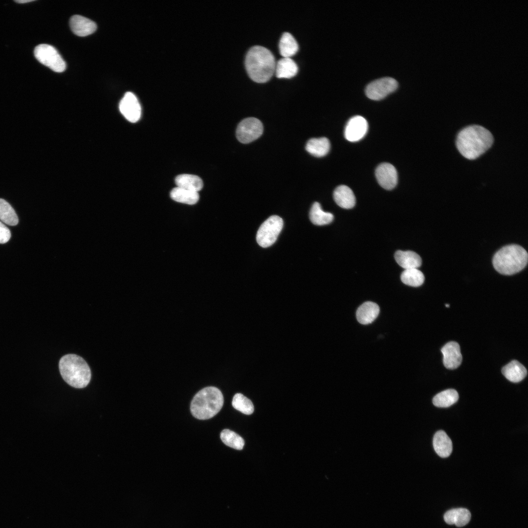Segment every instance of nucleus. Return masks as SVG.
Here are the masks:
<instances>
[{"label": "nucleus", "instance_id": "f257e3e1", "mask_svg": "<svg viewBox=\"0 0 528 528\" xmlns=\"http://www.w3.org/2000/svg\"><path fill=\"white\" fill-rule=\"evenodd\" d=\"M493 143L491 133L479 125L468 126L460 132L456 146L465 158L475 159L487 151Z\"/></svg>", "mask_w": 528, "mask_h": 528}, {"label": "nucleus", "instance_id": "f03ea898", "mask_svg": "<svg viewBox=\"0 0 528 528\" xmlns=\"http://www.w3.org/2000/svg\"><path fill=\"white\" fill-rule=\"evenodd\" d=\"M276 61L272 52L260 45H255L248 51L245 66L250 78L257 83L268 81L275 72Z\"/></svg>", "mask_w": 528, "mask_h": 528}, {"label": "nucleus", "instance_id": "7ed1b4c3", "mask_svg": "<svg viewBox=\"0 0 528 528\" xmlns=\"http://www.w3.org/2000/svg\"><path fill=\"white\" fill-rule=\"evenodd\" d=\"M528 260V253L523 247L517 244H509L503 247L494 254L492 264L499 273L511 275L523 269Z\"/></svg>", "mask_w": 528, "mask_h": 528}, {"label": "nucleus", "instance_id": "20e7f679", "mask_svg": "<svg viewBox=\"0 0 528 528\" xmlns=\"http://www.w3.org/2000/svg\"><path fill=\"white\" fill-rule=\"evenodd\" d=\"M223 404V396L221 391L212 386L205 387L194 396L190 410L193 416L199 419L213 418L221 410Z\"/></svg>", "mask_w": 528, "mask_h": 528}, {"label": "nucleus", "instance_id": "39448f33", "mask_svg": "<svg viewBox=\"0 0 528 528\" xmlns=\"http://www.w3.org/2000/svg\"><path fill=\"white\" fill-rule=\"evenodd\" d=\"M59 367L64 380L73 387L83 388L90 382L89 367L80 356L74 354L63 356L59 361Z\"/></svg>", "mask_w": 528, "mask_h": 528}, {"label": "nucleus", "instance_id": "423d86ee", "mask_svg": "<svg viewBox=\"0 0 528 528\" xmlns=\"http://www.w3.org/2000/svg\"><path fill=\"white\" fill-rule=\"evenodd\" d=\"M283 226V220L276 215L269 217L260 226L256 235V241L262 247L272 245L277 240Z\"/></svg>", "mask_w": 528, "mask_h": 528}, {"label": "nucleus", "instance_id": "0eeeda50", "mask_svg": "<svg viewBox=\"0 0 528 528\" xmlns=\"http://www.w3.org/2000/svg\"><path fill=\"white\" fill-rule=\"evenodd\" d=\"M34 53L39 62L53 71L62 72L66 69L65 62L53 46L41 44L36 46Z\"/></svg>", "mask_w": 528, "mask_h": 528}, {"label": "nucleus", "instance_id": "6e6552de", "mask_svg": "<svg viewBox=\"0 0 528 528\" xmlns=\"http://www.w3.org/2000/svg\"><path fill=\"white\" fill-rule=\"evenodd\" d=\"M263 132V126L261 121L254 117H248L239 124L236 137L240 142L249 143L258 139Z\"/></svg>", "mask_w": 528, "mask_h": 528}, {"label": "nucleus", "instance_id": "1a4fd4ad", "mask_svg": "<svg viewBox=\"0 0 528 528\" xmlns=\"http://www.w3.org/2000/svg\"><path fill=\"white\" fill-rule=\"evenodd\" d=\"M397 87V82L395 79L383 77L369 84L366 88L365 93L369 98L379 100L394 91Z\"/></svg>", "mask_w": 528, "mask_h": 528}, {"label": "nucleus", "instance_id": "9d476101", "mask_svg": "<svg viewBox=\"0 0 528 528\" xmlns=\"http://www.w3.org/2000/svg\"><path fill=\"white\" fill-rule=\"evenodd\" d=\"M119 110L123 115L131 122H136L140 118V105L137 97L131 92L125 94L120 102Z\"/></svg>", "mask_w": 528, "mask_h": 528}, {"label": "nucleus", "instance_id": "9b49d317", "mask_svg": "<svg viewBox=\"0 0 528 528\" xmlns=\"http://www.w3.org/2000/svg\"><path fill=\"white\" fill-rule=\"evenodd\" d=\"M368 125L362 116L357 115L351 118L348 122L345 130V137L350 142L361 140L366 134Z\"/></svg>", "mask_w": 528, "mask_h": 528}, {"label": "nucleus", "instance_id": "f8f14e48", "mask_svg": "<svg viewBox=\"0 0 528 528\" xmlns=\"http://www.w3.org/2000/svg\"><path fill=\"white\" fill-rule=\"evenodd\" d=\"M375 174L379 184L386 190L393 189L397 183V171L390 163H383L379 165Z\"/></svg>", "mask_w": 528, "mask_h": 528}, {"label": "nucleus", "instance_id": "ddd939ff", "mask_svg": "<svg viewBox=\"0 0 528 528\" xmlns=\"http://www.w3.org/2000/svg\"><path fill=\"white\" fill-rule=\"evenodd\" d=\"M443 354V363L447 369L457 368L462 362V355L459 344L455 341L446 343L441 349Z\"/></svg>", "mask_w": 528, "mask_h": 528}, {"label": "nucleus", "instance_id": "4468645a", "mask_svg": "<svg viewBox=\"0 0 528 528\" xmlns=\"http://www.w3.org/2000/svg\"><path fill=\"white\" fill-rule=\"evenodd\" d=\"M69 24L72 32L80 37L90 35L97 29V25L94 22L78 15L71 17Z\"/></svg>", "mask_w": 528, "mask_h": 528}, {"label": "nucleus", "instance_id": "2eb2a0df", "mask_svg": "<svg viewBox=\"0 0 528 528\" xmlns=\"http://www.w3.org/2000/svg\"><path fill=\"white\" fill-rule=\"evenodd\" d=\"M379 313L378 306L374 302L367 301L358 307L356 316L360 324L367 325L372 323L378 316Z\"/></svg>", "mask_w": 528, "mask_h": 528}, {"label": "nucleus", "instance_id": "dca6fc26", "mask_svg": "<svg viewBox=\"0 0 528 528\" xmlns=\"http://www.w3.org/2000/svg\"><path fill=\"white\" fill-rule=\"evenodd\" d=\"M433 444L435 452L441 458H447L452 453V441L443 430L438 431L435 434Z\"/></svg>", "mask_w": 528, "mask_h": 528}, {"label": "nucleus", "instance_id": "f3484780", "mask_svg": "<svg viewBox=\"0 0 528 528\" xmlns=\"http://www.w3.org/2000/svg\"><path fill=\"white\" fill-rule=\"evenodd\" d=\"M397 263L404 269L418 268L422 263L421 257L412 251L398 250L395 254Z\"/></svg>", "mask_w": 528, "mask_h": 528}, {"label": "nucleus", "instance_id": "a211bd4d", "mask_svg": "<svg viewBox=\"0 0 528 528\" xmlns=\"http://www.w3.org/2000/svg\"><path fill=\"white\" fill-rule=\"evenodd\" d=\"M502 373L509 381L517 383L524 379L527 375V370L519 362L514 360L503 367Z\"/></svg>", "mask_w": 528, "mask_h": 528}, {"label": "nucleus", "instance_id": "6ab92c4d", "mask_svg": "<svg viewBox=\"0 0 528 528\" xmlns=\"http://www.w3.org/2000/svg\"><path fill=\"white\" fill-rule=\"evenodd\" d=\"M333 198L336 204L344 209L352 208L355 204V198L352 191L346 185H340L335 189Z\"/></svg>", "mask_w": 528, "mask_h": 528}, {"label": "nucleus", "instance_id": "aec40b11", "mask_svg": "<svg viewBox=\"0 0 528 528\" xmlns=\"http://www.w3.org/2000/svg\"><path fill=\"white\" fill-rule=\"evenodd\" d=\"M443 518L447 524H454L458 527H461L469 522L471 513L468 509L464 508H453L446 511Z\"/></svg>", "mask_w": 528, "mask_h": 528}, {"label": "nucleus", "instance_id": "412c9836", "mask_svg": "<svg viewBox=\"0 0 528 528\" xmlns=\"http://www.w3.org/2000/svg\"><path fill=\"white\" fill-rule=\"evenodd\" d=\"M296 63L290 58L283 57L276 62L275 73L279 78H290L297 73Z\"/></svg>", "mask_w": 528, "mask_h": 528}, {"label": "nucleus", "instance_id": "4be33fe9", "mask_svg": "<svg viewBox=\"0 0 528 528\" xmlns=\"http://www.w3.org/2000/svg\"><path fill=\"white\" fill-rule=\"evenodd\" d=\"M306 149L308 153L315 157H323L329 153L330 143L326 137L311 138L307 143Z\"/></svg>", "mask_w": 528, "mask_h": 528}, {"label": "nucleus", "instance_id": "5701e85b", "mask_svg": "<svg viewBox=\"0 0 528 528\" xmlns=\"http://www.w3.org/2000/svg\"><path fill=\"white\" fill-rule=\"evenodd\" d=\"M177 187L198 192L203 187V181L198 176L191 174H181L175 179Z\"/></svg>", "mask_w": 528, "mask_h": 528}, {"label": "nucleus", "instance_id": "b1692460", "mask_svg": "<svg viewBox=\"0 0 528 528\" xmlns=\"http://www.w3.org/2000/svg\"><path fill=\"white\" fill-rule=\"evenodd\" d=\"M298 44L294 37L288 32H284L279 44L280 54L283 57L290 58L296 53Z\"/></svg>", "mask_w": 528, "mask_h": 528}, {"label": "nucleus", "instance_id": "393cba45", "mask_svg": "<svg viewBox=\"0 0 528 528\" xmlns=\"http://www.w3.org/2000/svg\"><path fill=\"white\" fill-rule=\"evenodd\" d=\"M170 197L174 200L189 205L196 204L199 200L198 192L176 187L170 192Z\"/></svg>", "mask_w": 528, "mask_h": 528}, {"label": "nucleus", "instance_id": "a878e982", "mask_svg": "<svg viewBox=\"0 0 528 528\" xmlns=\"http://www.w3.org/2000/svg\"><path fill=\"white\" fill-rule=\"evenodd\" d=\"M309 218L313 224L324 225L330 223L333 220V215L330 213L324 211L319 203L315 202L310 209Z\"/></svg>", "mask_w": 528, "mask_h": 528}, {"label": "nucleus", "instance_id": "bb28decb", "mask_svg": "<svg viewBox=\"0 0 528 528\" xmlns=\"http://www.w3.org/2000/svg\"><path fill=\"white\" fill-rule=\"evenodd\" d=\"M459 399L456 390L449 389L437 394L433 399V404L438 407L446 408L455 403Z\"/></svg>", "mask_w": 528, "mask_h": 528}, {"label": "nucleus", "instance_id": "cd10ccee", "mask_svg": "<svg viewBox=\"0 0 528 528\" xmlns=\"http://www.w3.org/2000/svg\"><path fill=\"white\" fill-rule=\"evenodd\" d=\"M403 283L409 286L418 287L423 284L424 276L418 268L405 269L401 274Z\"/></svg>", "mask_w": 528, "mask_h": 528}, {"label": "nucleus", "instance_id": "c85d7f7f", "mask_svg": "<svg viewBox=\"0 0 528 528\" xmlns=\"http://www.w3.org/2000/svg\"><path fill=\"white\" fill-rule=\"evenodd\" d=\"M0 220L11 226L18 224L19 220L15 210L6 200L0 198Z\"/></svg>", "mask_w": 528, "mask_h": 528}, {"label": "nucleus", "instance_id": "c756f323", "mask_svg": "<svg viewBox=\"0 0 528 528\" xmlns=\"http://www.w3.org/2000/svg\"><path fill=\"white\" fill-rule=\"evenodd\" d=\"M220 437L225 445L237 450H242L244 445L242 438L229 429L223 430L220 433Z\"/></svg>", "mask_w": 528, "mask_h": 528}, {"label": "nucleus", "instance_id": "7c9ffc66", "mask_svg": "<svg viewBox=\"0 0 528 528\" xmlns=\"http://www.w3.org/2000/svg\"><path fill=\"white\" fill-rule=\"evenodd\" d=\"M232 405L235 409L245 415H251L254 412V406L252 401L240 393L234 395Z\"/></svg>", "mask_w": 528, "mask_h": 528}, {"label": "nucleus", "instance_id": "2f4dec72", "mask_svg": "<svg viewBox=\"0 0 528 528\" xmlns=\"http://www.w3.org/2000/svg\"><path fill=\"white\" fill-rule=\"evenodd\" d=\"M11 237L9 229L0 221V243L7 242Z\"/></svg>", "mask_w": 528, "mask_h": 528}, {"label": "nucleus", "instance_id": "473e14b6", "mask_svg": "<svg viewBox=\"0 0 528 528\" xmlns=\"http://www.w3.org/2000/svg\"><path fill=\"white\" fill-rule=\"evenodd\" d=\"M34 1V0H15V2L20 3H25Z\"/></svg>", "mask_w": 528, "mask_h": 528}, {"label": "nucleus", "instance_id": "72a5a7b5", "mask_svg": "<svg viewBox=\"0 0 528 528\" xmlns=\"http://www.w3.org/2000/svg\"><path fill=\"white\" fill-rule=\"evenodd\" d=\"M449 306H449V304H445V307H449Z\"/></svg>", "mask_w": 528, "mask_h": 528}]
</instances>
